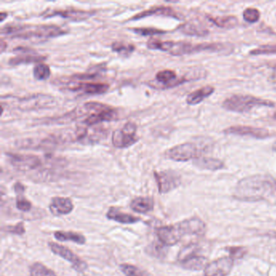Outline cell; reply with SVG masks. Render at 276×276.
Listing matches in <instances>:
<instances>
[{
	"mask_svg": "<svg viewBox=\"0 0 276 276\" xmlns=\"http://www.w3.org/2000/svg\"><path fill=\"white\" fill-rule=\"evenodd\" d=\"M233 196L241 202H276V180L267 174H255L238 181Z\"/></svg>",
	"mask_w": 276,
	"mask_h": 276,
	"instance_id": "cell-1",
	"label": "cell"
},
{
	"mask_svg": "<svg viewBox=\"0 0 276 276\" xmlns=\"http://www.w3.org/2000/svg\"><path fill=\"white\" fill-rule=\"evenodd\" d=\"M148 49L153 51H160L168 52L173 56H181V55H191L194 53L202 52V51H224V44L222 43H202V44H192L185 41H162L159 40L150 39L147 42Z\"/></svg>",
	"mask_w": 276,
	"mask_h": 276,
	"instance_id": "cell-2",
	"label": "cell"
},
{
	"mask_svg": "<svg viewBox=\"0 0 276 276\" xmlns=\"http://www.w3.org/2000/svg\"><path fill=\"white\" fill-rule=\"evenodd\" d=\"M222 106L227 110L235 113H248L254 108L274 107V103L270 100L262 99L251 95L236 94L224 100Z\"/></svg>",
	"mask_w": 276,
	"mask_h": 276,
	"instance_id": "cell-3",
	"label": "cell"
},
{
	"mask_svg": "<svg viewBox=\"0 0 276 276\" xmlns=\"http://www.w3.org/2000/svg\"><path fill=\"white\" fill-rule=\"evenodd\" d=\"M66 30L56 26H24L20 33L13 36V38L24 40L51 39L55 37H61L66 34Z\"/></svg>",
	"mask_w": 276,
	"mask_h": 276,
	"instance_id": "cell-4",
	"label": "cell"
},
{
	"mask_svg": "<svg viewBox=\"0 0 276 276\" xmlns=\"http://www.w3.org/2000/svg\"><path fill=\"white\" fill-rule=\"evenodd\" d=\"M208 147L202 146L197 143H183L172 147L166 151V158L174 162H186L191 159H198L202 156L203 152H206Z\"/></svg>",
	"mask_w": 276,
	"mask_h": 276,
	"instance_id": "cell-5",
	"label": "cell"
},
{
	"mask_svg": "<svg viewBox=\"0 0 276 276\" xmlns=\"http://www.w3.org/2000/svg\"><path fill=\"white\" fill-rule=\"evenodd\" d=\"M138 140L137 125L132 122H128L112 134V144L117 148H129L134 145Z\"/></svg>",
	"mask_w": 276,
	"mask_h": 276,
	"instance_id": "cell-6",
	"label": "cell"
},
{
	"mask_svg": "<svg viewBox=\"0 0 276 276\" xmlns=\"http://www.w3.org/2000/svg\"><path fill=\"white\" fill-rule=\"evenodd\" d=\"M55 101L53 97L45 94H37L20 98L17 100L16 105L22 111L37 110L52 107Z\"/></svg>",
	"mask_w": 276,
	"mask_h": 276,
	"instance_id": "cell-7",
	"label": "cell"
},
{
	"mask_svg": "<svg viewBox=\"0 0 276 276\" xmlns=\"http://www.w3.org/2000/svg\"><path fill=\"white\" fill-rule=\"evenodd\" d=\"M154 177L157 183L158 190L160 194H166L175 190L181 185V177L173 170H164L154 172Z\"/></svg>",
	"mask_w": 276,
	"mask_h": 276,
	"instance_id": "cell-8",
	"label": "cell"
},
{
	"mask_svg": "<svg viewBox=\"0 0 276 276\" xmlns=\"http://www.w3.org/2000/svg\"><path fill=\"white\" fill-rule=\"evenodd\" d=\"M190 80L191 79L187 78L185 76L177 78V74L174 71L164 70L157 72V74L156 75L155 84L150 82L148 85L157 89H169Z\"/></svg>",
	"mask_w": 276,
	"mask_h": 276,
	"instance_id": "cell-9",
	"label": "cell"
},
{
	"mask_svg": "<svg viewBox=\"0 0 276 276\" xmlns=\"http://www.w3.org/2000/svg\"><path fill=\"white\" fill-rule=\"evenodd\" d=\"M94 11L80 10L75 8H66V9H59V10H48L43 12L41 16L44 18L55 17L59 16L63 19L72 20V21L80 22L87 20L91 16L95 15Z\"/></svg>",
	"mask_w": 276,
	"mask_h": 276,
	"instance_id": "cell-10",
	"label": "cell"
},
{
	"mask_svg": "<svg viewBox=\"0 0 276 276\" xmlns=\"http://www.w3.org/2000/svg\"><path fill=\"white\" fill-rule=\"evenodd\" d=\"M9 163L18 170L23 172L30 171L41 166L42 162L38 156L34 155L6 153Z\"/></svg>",
	"mask_w": 276,
	"mask_h": 276,
	"instance_id": "cell-11",
	"label": "cell"
},
{
	"mask_svg": "<svg viewBox=\"0 0 276 276\" xmlns=\"http://www.w3.org/2000/svg\"><path fill=\"white\" fill-rule=\"evenodd\" d=\"M234 259L231 257H222L208 263L203 270L204 276H227L234 268Z\"/></svg>",
	"mask_w": 276,
	"mask_h": 276,
	"instance_id": "cell-12",
	"label": "cell"
},
{
	"mask_svg": "<svg viewBox=\"0 0 276 276\" xmlns=\"http://www.w3.org/2000/svg\"><path fill=\"white\" fill-rule=\"evenodd\" d=\"M223 132L226 134H234L239 136H249L258 140H264L271 136L272 134L266 129L259 127H250V126H233L224 129Z\"/></svg>",
	"mask_w": 276,
	"mask_h": 276,
	"instance_id": "cell-13",
	"label": "cell"
},
{
	"mask_svg": "<svg viewBox=\"0 0 276 276\" xmlns=\"http://www.w3.org/2000/svg\"><path fill=\"white\" fill-rule=\"evenodd\" d=\"M49 247L53 253L72 263L73 268L76 269L78 271H83L87 268V264H86L85 262L82 261L76 254L73 253L68 248H66L63 245H59V244L54 243V242H50Z\"/></svg>",
	"mask_w": 276,
	"mask_h": 276,
	"instance_id": "cell-14",
	"label": "cell"
},
{
	"mask_svg": "<svg viewBox=\"0 0 276 276\" xmlns=\"http://www.w3.org/2000/svg\"><path fill=\"white\" fill-rule=\"evenodd\" d=\"M156 235L159 241L167 246L177 245L184 236L178 224L159 227L156 230Z\"/></svg>",
	"mask_w": 276,
	"mask_h": 276,
	"instance_id": "cell-15",
	"label": "cell"
},
{
	"mask_svg": "<svg viewBox=\"0 0 276 276\" xmlns=\"http://www.w3.org/2000/svg\"><path fill=\"white\" fill-rule=\"evenodd\" d=\"M118 119V112L116 109L107 105L106 107L101 110L91 113L88 117L86 118L83 122L84 127H93L94 125L105 122H112Z\"/></svg>",
	"mask_w": 276,
	"mask_h": 276,
	"instance_id": "cell-16",
	"label": "cell"
},
{
	"mask_svg": "<svg viewBox=\"0 0 276 276\" xmlns=\"http://www.w3.org/2000/svg\"><path fill=\"white\" fill-rule=\"evenodd\" d=\"M166 16V17L174 18L177 20H181L182 16H181L178 12H176L174 9L167 6H158L153 7L148 10L140 12V13L134 15V16L130 18V21H135V20H142L144 18L148 17V16Z\"/></svg>",
	"mask_w": 276,
	"mask_h": 276,
	"instance_id": "cell-17",
	"label": "cell"
},
{
	"mask_svg": "<svg viewBox=\"0 0 276 276\" xmlns=\"http://www.w3.org/2000/svg\"><path fill=\"white\" fill-rule=\"evenodd\" d=\"M109 85L102 83H88V82L75 81L68 84V89L73 91H82L91 95H100L108 91Z\"/></svg>",
	"mask_w": 276,
	"mask_h": 276,
	"instance_id": "cell-18",
	"label": "cell"
},
{
	"mask_svg": "<svg viewBox=\"0 0 276 276\" xmlns=\"http://www.w3.org/2000/svg\"><path fill=\"white\" fill-rule=\"evenodd\" d=\"M177 224L184 236H202L206 229V224L198 217L190 218Z\"/></svg>",
	"mask_w": 276,
	"mask_h": 276,
	"instance_id": "cell-19",
	"label": "cell"
},
{
	"mask_svg": "<svg viewBox=\"0 0 276 276\" xmlns=\"http://www.w3.org/2000/svg\"><path fill=\"white\" fill-rule=\"evenodd\" d=\"M74 209V205L69 198L55 197L51 199L50 211L54 216H62L70 214Z\"/></svg>",
	"mask_w": 276,
	"mask_h": 276,
	"instance_id": "cell-20",
	"label": "cell"
},
{
	"mask_svg": "<svg viewBox=\"0 0 276 276\" xmlns=\"http://www.w3.org/2000/svg\"><path fill=\"white\" fill-rule=\"evenodd\" d=\"M47 57L44 55H38L36 51L31 53H26L18 56L11 58L8 63L12 66H18L21 64H29V63H41L45 61Z\"/></svg>",
	"mask_w": 276,
	"mask_h": 276,
	"instance_id": "cell-21",
	"label": "cell"
},
{
	"mask_svg": "<svg viewBox=\"0 0 276 276\" xmlns=\"http://www.w3.org/2000/svg\"><path fill=\"white\" fill-rule=\"evenodd\" d=\"M194 164L197 167L205 170H211V171H216L224 169V163L220 159L213 157H206V156H201V157L195 159Z\"/></svg>",
	"mask_w": 276,
	"mask_h": 276,
	"instance_id": "cell-22",
	"label": "cell"
},
{
	"mask_svg": "<svg viewBox=\"0 0 276 276\" xmlns=\"http://www.w3.org/2000/svg\"><path fill=\"white\" fill-rule=\"evenodd\" d=\"M106 216L109 220H113V221L123 224H135L140 220V218L120 212L116 208H109Z\"/></svg>",
	"mask_w": 276,
	"mask_h": 276,
	"instance_id": "cell-23",
	"label": "cell"
},
{
	"mask_svg": "<svg viewBox=\"0 0 276 276\" xmlns=\"http://www.w3.org/2000/svg\"><path fill=\"white\" fill-rule=\"evenodd\" d=\"M130 208L137 213L145 214L153 210V199L148 197H137L130 202Z\"/></svg>",
	"mask_w": 276,
	"mask_h": 276,
	"instance_id": "cell-24",
	"label": "cell"
},
{
	"mask_svg": "<svg viewBox=\"0 0 276 276\" xmlns=\"http://www.w3.org/2000/svg\"><path fill=\"white\" fill-rule=\"evenodd\" d=\"M215 88L212 86L208 85L199 89L195 90L189 94L187 98V103L190 105H196L201 103L203 100L206 99L209 96L214 93Z\"/></svg>",
	"mask_w": 276,
	"mask_h": 276,
	"instance_id": "cell-25",
	"label": "cell"
},
{
	"mask_svg": "<svg viewBox=\"0 0 276 276\" xmlns=\"http://www.w3.org/2000/svg\"><path fill=\"white\" fill-rule=\"evenodd\" d=\"M208 260L206 258L201 255H195L191 257L186 260L179 262V264L186 270H204L206 265H208Z\"/></svg>",
	"mask_w": 276,
	"mask_h": 276,
	"instance_id": "cell-26",
	"label": "cell"
},
{
	"mask_svg": "<svg viewBox=\"0 0 276 276\" xmlns=\"http://www.w3.org/2000/svg\"><path fill=\"white\" fill-rule=\"evenodd\" d=\"M177 30L186 35L192 36V37H206L209 34V31L206 29L191 22H187L181 25L177 28Z\"/></svg>",
	"mask_w": 276,
	"mask_h": 276,
	"instance_id": "cell-27",
	"label": "cell"
},
{
	"mask_svg": "<svg viewBox=\"0 0 276 276\" xmlns=\"http://www.w3.org/2000/svg\"><path fill=\"white\" fill-rule=\"evenodd\" d=\"M55 239L59 241H72L79 245H84L86 242L85 237L81 234L74 233V232H55Z\"/></svg>",
	"mask_w": 276,
	"mask_h": 276,
	"instance_id": "cell-28",
	"label": "cell"
},
{
	"mask_svg": "<svg viewBox=\"0 0 276 276\" xmlns=\"http://www.w3.org/2000/svg\"><path fill=\"white\" fill-rule=\"evenodd\" d=\"M208 19L212 23L215 24L218 27L224 28V29H230L237 26V18L235 16H220V17H212L208 16Z\"/></svg>",
	"mask_w": 276,
	"mask_h": 276,
	"instance_id": "cell-29",
	"label": "cell"
},
{
	"mask_svg": "<svg viewBox=\"0 0 276 276\" xmlns=\"http://www.w3.org/2000/svg\"><path fill=\"white\" fill-rule=\"evenodd\" d=\"M112 51L118 53L123 57H128L135 50V47L132 44L123 42V41H114L111 45Z\"/></svg>",
	"mask_w": 276,
	"mask_h": 276,
	"instance_id": "cell-30",
	"label": "cell"
},
{
	"mask_svg": "<svg viewBox=\"0 0 276 276\" xmlns=\"http://www.w3.org/2000/svg\"><path fill=\"white\" fill-rule=\"evenodd\" d=\"M33 77L37 80H45L50 78L51 75V68L47 64L37 63L33 67Z\"/></svg>",
	"mask_w": 276,
	"mask_h": 276,
	"instance_id": "cell-31",
	"label": "cell"
},
{
	"mask_svg": "<svg viewBox=\"0 0 276 276\" xmlns=\"http://www.w3.org/2000/svg\"><path fill=\"white\" fill-rule=\"evenodd\" d=\"M198 251H199V247L197 244H190V245H187L182 248L180 251V253L178 254V256H177L178 263L181 261L186 260L189 258H191V257L198 255Z\"/></svg>",
	"mask_w": 276,
	"mask_h": 276,
	"instance_id": "cell-32",
	"label": "cell"
},
{
	"mask_svg": "<svg viewBox=\"0 0 276 276\" xmlns=\"http://www.w3.org/2000/svg\"><path fill=\"white\" fill-rule=\"evenodd\" d=\"M30 276H55V273L42 263H36L30 267Z\"/></svg>",
	"mask_w": 276,
	"mask_h": 276,
	"instance_id": "cell-33",
	"label": "cell"
},
{
	"mask_svg": "<svg viewBox=\"0 0 276 276\" xmlns=\"http://www.w3.org/2000/svg\"><path fill=\"white\" fill-rule=\"evenodd\" d=\"M129 30L141 36L162 35V34L167 33V32L156 29V28H134Z\"/></svg>",
	"mask_w": 276,
	"mask_h": 276,
	"instance_id": "cell-34",
	"label": "cell"
},
{
	"mask_svg": "<svg viewBox=\"0 0 276 276\" xmlns=\"http://www.w3.org/2000/svg\"><path fill=\"white\" fill-rule=\"evenodd\" d=\"M120 270L126 276H145L142 270L133 265H120Z\"/></svg>",
	"mask_w": 276,
	"mask_h": 276,
	"instance_id": "cell-35",
	"label": "cell"
},
{
	"mask_svg": "<svg viewBox=\"0 0 276 276\" xmlns=\"http://www.w3.org/2000/svg\"><path fill=\"white\" fill-rule=\"evenodd\" d=\"M261 14L257 8H248L244 11L243 17L245 21L249 23H255L258 21L260 18Z\"/></svg>",
	"mask_w": 276,
	"mask_h": 276,
	"instance_id": "cell-36",
	"label": "cell"
},
{
	"mask_svg": "<svg viewBox=\"0 0 276 276\" xmlns=\"http://www.w3.org/2000/svg\"><path fill=\"white\" fill-rule=\"evenodd\" d=\"M249 54L251 55H274L276 54V45H262L257 49L252 50Z\"/></svg>",
	"mask_w": 276,
	"mask_h": 276,
	"instance_id": "cell-37",
	"label": "cell"
},
{
	"mask_svg": "<svg viewBox=\"0 0 276 276\" xmlns=\"http://www.w3.org/2000/svg\"><path fill=\"white\" fill-rule=\"evenodd\" d=\"M16 206L18 210L21 211V212H29L32 209L31 202L22 196L18 197L17 199H16Z\"/></svg>",
	"mask_w": 276,
	"mask_h": 276,
	"instance_id": "cell-38",
	"label": "cell"
},
{
	"mask_svg": "<svg viewBox=\"0 0 276 276\" xmlns=\"http://www.w3.org/2000/svg\"><path fill=\"white\" fill-rule=\"evenodd\" d=\"M229 251V257H231L232 259H239V258H242L246 253L245 248L242 247H234V248H230L228 249Z\"/></svg>",
	"mask_w": 276,
	"mask_h": 276,
	"instance_id": "cell-39",
	"label": "cell"
},
{
	"mask_svg": "<svg viewBox=\"0 0 276 276\" xmlns=\"http://www.w3.org/2000/svg\"><path fill=\"white\" fill-rule=\"evenodd\" d=\"M6 231L11 234H17V235H22L25 234L26 229L23 223H19L15 226H8L6 227Z\"/></svg>",
	"mask_w": 276,
	"mask_h": 276,
	"instance_id": "cell-40",
	"label": "cell"
},
{
	"mask_svg": "<svg viewBox=\"0 0 276 276\" xmlns=\"http://www.w3.org/2000/svg\"><path fill=\"white\" fill-rule=\"evenodd\" d=\"M15 191H16V192L17 193L18 195L19 194H22V193L25 191V187H24V186L22 185L21 183H16V185H15Z\"/></svg>",
	"mask_w": 276,
	"mask_h": 276,
	"instance_id": "cell-41",
	"label": "cell"
},
{
	"mask_svg": "<svg viewBox=\"0 0 276 276\" xmlns=\"http://www.w3.org/2000/svg\"><path fill=\"white\" fill-rule=\"evenodd\" d=\"M7 47V43L4 41V39H1V53L4 52V50Z\"/></svg>",
	"mask_w": 276,
	"mask_h": 276,
	"instance_id": "cell-42",
	"label": "cell"
},
{
	"mask_svg": "<svg viewBox=\"0 0 276 276\" xmlns=\"http://www.w3.org/2000/svg\"><path fill=\"white\" fill-rule=\"evenodd\" d=\"M7 16H8V13H7V12H1V13H0V20H1V22L4 21Z\"/></svg>",
	"mask_w": 276,
	"mask_h": 276,
	"instance_id": "cell-43",
	"label": "cell"
},
{
	"mask_svg": "<svg viewBox=\"0 0 276 276\" xmlns=\"http://www.w3.org/2000/svg\"><path fill=\"white\" fill-rule=\"evenodd\" d=\"M272 150L274 152H276V141L274 143V144L272 145Z\"/></svg>",
	"mask_w": 276,
	"mask_h": 276,
	"instance_id": "cell-44",
	"label": "cell"
},
{
	"mask_svg": "<svg viewBox=\"0 0 276 276\" xmlns=\"http://www.w3.org/2000/svg\"><path fill=\"white\" fill-rule=\"evenodd\" d=\"M274 119H276V112H275V113H274Z\"/></svg>",
	"mask_w": 276,
	"mask_h": 276,
	"instance_id": "cell-45",
	"label": "cell"
}]
</instances>
